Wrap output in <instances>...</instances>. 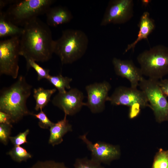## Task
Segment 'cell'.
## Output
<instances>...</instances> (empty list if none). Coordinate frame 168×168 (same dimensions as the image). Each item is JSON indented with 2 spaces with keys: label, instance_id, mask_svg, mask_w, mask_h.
Listing matches in <instances>:
<instances>
[{
  "label": "cell",
  "instance_id": "6",
  "mask_svg": "<svg viewBox=\"0 0 168 168\" xmlns=\"http://www.w3.org/2000/svg\"><path fill=\"white\" fill-rule=\"evenodd\" d=\"M158 80L143 78L138 86L145 93L156 122L168 121V101L158 83Z\"/></svg>",
  "mask_w": 168,
  "mask_h": 168
},
{
  "label": "cell",
  "instance_id": "12",
  "mask_svg": "<svg viewBox=\"0 0 168 168\" xmlns=\"http://www.w3.org/2000/svg\"><path fill=\"white\" fill-rule=\"evenodd\" d=\"M111 88L107 82L95 83L87 86L86 90L87 100L84 106H87L94 114L102 112L105 108V103L109 97L108 92Z\"/></svg>",
  "mask_w": 168,
  "mask_h": 168
},
{
  "label": "cell",
  "instance_id": "14",
  "mask_svg": "<svg viewBox=\"0 0 168 168\" xmlns=\"http://www.w3.org/2000/svg\"><path fill=\"white\" fill-rule=\"evenodd\" d=\"M45 14L47 25L53 27L68 23L73 18L71 11L67 7L62 6L50 7Z\"/></svg>",
  "mask_w": 168,
  "mask_h": 168
},
{
  "label": "cell",
  "instance_id": "19",
  "mask_svg": "<svg viewBox=\"0 0 168 168\" xmlns=\"http://www.w3.org/2000/svg\"><path fill=\"white\" fill-rule=\"evenodd\" d=\"M47 80L58 90L59 93L66 92V88L71 89L70 84L72 81V78L59 74L53 76L50 75Z\"/></svg>",
  "mask_w": 168,
  "mask_h": 168
},
{
  "label": "cell",
  "instance_id": "31",
  "mask_svg": "<svg viewBox=\"0 0 168 168\" xmlns=\"http://www.w3.org/2000/svg\"><path fill=\"white\" fill-rule=\"evenodd\" d=\"M151 1L150 0H142L141 1L143 5L145 6L148 4Z\"/></svg>",
  "mask_w": 168,
  "mask_h": 168
},
{
  "label": "cell",
  "instance_id": "5",
  "mask_svg": "<svg viewBox=\"0 0 168 168\" xmlns=\"http://www.w3.org/2000/svg\"><path fill=\"white\" fill-rule=\"evenodd\" d=\"M54 0H15L5 12L14 24L23 26L39 15L45 14L55 2Z\"/></svg>",
  "mask_w": 168,
  "mask_h": 168
},
{
  "label": "cell",
  "instance_id": "25",
  "mask_svg": "<svg viewBox=\"0 0 168 168\" xmlns=\"http://www.w3.org/2000/svg\"><path fill=\"white\" fill-rule=\"evenodd\" d=\"M12 127V124H0V141L5 145L8 143Z\"/></svg>",
  "mask_w": 168,
  "mask_h": 168
},
{
  "label": "cell",
  "instance_id": "22",
  "mask_svg": "<svg viewBox=\"0 0 168 168\" xmlns=\"http://www.w3.org/2000/svg\"><path fill=\"white\" fill-rule=\"evenodd\" d=\"M26 61L27 70H29L31 68H34L37 74V80L38 81L43 79H47L50 75L49 70L48 69L42 68L33 60L29 59Z\"/></svg>",
  "mask_w": 168,
  "mask_h": 168
},
{
  "label": "cell",
  "instance_id": "10",
  "mask_svg": "<svg viewBox=\"0 0 168 168\" xmlns=\"http://www.w3.org/2000/svg\"><path fill=\"white\" fill-rule=\"evenodd\" d=\"M87 133L84 134L79 138L91 152V159L101 164H109L119 158L120 151L118 146L100 141L93 143L87 138Z\"/></svg>",
  "mask_w": 168,
  "mask_h": 168
},
{
  "label": "cell",
  "instance_id": "9",
  "mask_svg": "<svg viewBox=\"0 0 168 168\" xmlns=\"http://www.w3.org/2000/svg\"><path fill=\"white\" fill-rule=\"evenodd\" d=\"M107 101L113 105H124L129 107L139 104L142 108L151 106L144 92L141 90L131 87L119 86L116 88Z\"/></svg>",
  "mask_w": 168,
  "mask_h": 168
},
{
  "label": "cell",
  "instance_id": "21",
  "mask_svg": "<svg viewBox=\"0 0 168 168\" xmlns=\"http://www.w3.org/2000/svg\"><path fill=\"white\" fill-rule=\"evenodd\" d=\"M151 168H168V150L159 149L154 156Z\"/></svg>",
  "mask_w": 168,
  "mask_h": 168
},
{
  "label": "cell",
  "instance_id": "15",
  "mask_svg": "<svg viewBox=\"0 0 168 168\" xmlns=\"http://www.w3.org/2000/svg\"><path fill=\"white\" fill-rule=\"evenodd\" d=\"M139 30L136 39L132 43L128 44L126 48L124 53L134 48L137 43L142 40L147 39V37L155 28L154 21L150 16L147 12H145L141 16L138 23Z\"/></svg>",
  "mask_w": 168,
  "mask_h": 168
},
{
  "label": "cell",
  "instance_id": "1",
  "mask_svg": "<svg viewBox=\"0 0 168 168\" xmlns=\"http://www.w3.org/2000/svg\"><path fill=\"white\" fill-rule=\"evenodd\" d=\"M20 39V55L26 61L45 62L49 60L54 53V40L49 26L38 17L23 26Z\"/></svg>",
  "mask_w": 168,
  "mask_h": 168
},
{
  "label": "cell",
  "instance_id": "7",
  "mask_svg": "<svg viewBox=\"0 0 168 168\" xmlns=\"http://www.w3.org/2000/svg\"><path fill=\"white\" fill-rule=\"evenodd\" d=\"M20 37H10L0 41V74L16 78L18 75V60Z\"/></svg>",
  "mask_w": 168,
  "mask_h": 168
},
{
  "label": "cell",
  "instance_id": "24",
  "mask_svg": "<svg viewBox=\"0 0 168 168\" xmlns=\"http://www.w3.org/2000/svg\"><path fill=\"white\" fill-rule=\"evenodd\" d=\"M32 115L38 119V125L42 128H49L54 123L49 119L42 110H40V112L37 114H33Z\"/></svg>",
  "mask_w": 168,
  "mask_h": 168
},
{
  "label": "cell",
  "instance_id": "3",
  "mask_svg": "<svg viewBox=\"0 0 168 168\" xmlns=\"http://www.w3.org/2000/svg\"><path fill=\"white\" fill-rule=\"evenodd\" d=\"M88 43V37L83 31L68 29L54 40V53L59 57L62 64H71L84 55Z\"/></svg>",
  "mask_w": 168,
  "mask_h": 168
},
{
  "label": "cell",
  "instance_id": "20",
  "mask_svg": "<svg viewBox=\"0 0 168 168\" xmlns=\"http://www.w3.org/2000/svg\"><path fill=\"white\" fill-rule=\"evenodd\" d=\"M7 154L9 155L13 161L19 163L26 161L32 157L31 154L26 149L20 146H14L7 152Z\"/></svg>",
  "mask_w": 168,
  "mask_h": 168
},
{
  "label": "cell",
  "instance_id": "26",
  "mask_svg": "<svg viewBox=\"0 0 168 168\" xmlns=\"http://www.w3.org/2000/svg\"><path fill=\"white\" fill-rule=\"evenodd\" d=\"M29 132V129H27L24 132L19 133L15 136H10L9 140L14 146H20L27 143L28 142L27 136Z\"/></svg>",
  "mask_w": 168,
  "mask_h": 168
},
{
  "label": "cell",
  "instance_id": "30",
  "mask_svg": "<svg viewBox=\"0 0 168 168\" xmlns=\"http://www.w3.org/2000/svg\"><path fill=\"white\" fill-rule=\"evenodd\" d=\"M15 0H0V11H2V9L7 5L10 4L11 5Z\"/></svg>",
  "mask_w": 168,
  "mask_h": 168
},
{
  "label": "cell",
  "instance_id": "13",
  "mask_svg": "<svg viewBox=\"0 0 168 168\" xmlns=\"http://www.w3.org/2000/svg\"><path fill=\"white\" fill-rule=\"evenodd\" d=\"M112 63L116 74L127 79L131 87L137 88L144 78L140 68L136 67L131 60H122L116 58H113Z\"/></svg>",
  "mask_w": 168,
  "mask_h": 168
},
{
  "label": "cell",
  "instance_id": "2",
  "mask_svg": "<svg viewBox=\"0 0 168 168\" xmlns=\"http://www.w3.org/2000/svg\"><path fill=\"white\" fill-rule=\"evenodd\" d=\"M32 88L25 77L21 76L11 86L1 91L0 111L10 115L12 123H17L24 116L32 115L26 105Z\"/></svg>",
  "mask_w": 168,
  "mask_h": 168
},
{
  "label": "cell",
  "instance_id": "11",
  "mask_svg": "<svg viewBox=\"0 0 168 168\" xmlns=\"http://www.w3.org/2000/svg\"><path fill=\"white\" fill-rule=\"evenodd\" d=\"M82 92L76 88H71L63 93H58L53 99L52 102L54 106L62 110L64 114L73 115L78 112L85 103Z\"/></svg>",
  "mask_w": 168,
  "mask_h": 168
},
{
  "label": "cell",
  "instance_id": "18",
  "mask_svg": "<svg viewBox=\"0 0 168 168\" xmlns=\"http://www.w3.org/2000/svg\"><path fill=\"white\" fill-rule=\"evenodd\" d=\"M55 88L45 89L42 87L34 88L33 97L35 100V109L36 111L42 110L50 100L52 96L56 91Z\"/></svg>",
  "mask_w": 168,
  "mask_h": 168
},
{
  "label": "cell",
  "instance_id": "28",
  "mask_svg": "<svg viewBox=\"0 0 168 168\" xmlns=\"http://www.w3.org/2000/svg\"><path fill=\"white\" fill-rule=\"evenodd\" d=\"M130 107L129 116L130 119H133L137 116L139 113L140 109L142 108L139 104L135 105Z\"/></svg>",
  "mask_w": 168,
  "mask_h": 168
},
{
  "label": "cell",
  "instance_id": "23",
  "mask_svg": "<svg viewBox=\"0 0 168 168\" xmlns=\"http://www.w3.org/2000/svg\"><path fill=\"white\" fill-rule=\"evenodd\" d=\"M73 166L74 168H105L101 164L87 157L77 158Z\"/></svg>",
  "mask_w": 168,
  "mask_h": 168
},
{
  "label": "cell",
  "instance_id": "27",
  "mask_svg": "<svg viewBox=\"0 0 168 168\" xmlns=\"http://www.w3.org/2000/svg\"><path fill=\"white\" fill-rule=\"evenodd\" d=\"M158 83L163 94L166 97L168 96V79L158 80Z\"/></svg>",
  "mask_w": 168,
  "mask_h": 168
},
{
  "label": "cell",
  "instance_id": "29",
  "mask_svg": "<svg viewBox=\"0 0 168 168\" xmlns=\"http://www.w3.org/2000/svg\"><path fill=\"white\" fill-rule=\"evenodd\" d=\"M12 123V120L10 115L0 111V124H10Z\"/></svg>",
  "mask_w": 168,
  "mask_h": 168
},
{
  "label": "cell",
  "instance_id": "16",
  "mask_svg": "<svg viewBox=\"0 0 168 168\" xmlns=\"http://www.w3.org/2000/svg\"><path fill=\"white\" fill-rule=\"evenodd\" d=\"M65 114L63 118L54 123L49 129V143L53 146L58 145L63 141V137L67 133L72 132V128Z\"/></svg>",
  "mask_w": 168,
  "mask_h": 168
},
{
  "label": "cell",
  "instance_id": "8",
  "mask_svg": "<svg viewBox=\"0 0 168 168\" xmlns=\"http://www.w3.org/2000/svg\"><path fill=\"white\" fill-rule=\"evenodd\" d=\"M132 0H112L109 2L100 25L111 23L121 24L128 21L133 16Z\"/></svg>",
  "mask_w": 168,
  "mask_h": 168
},
{
  "label": "cell",
  "instance_id": "17",
  "mask_svg": "<svg viewBox=\"0 0 168 168\" xmlns=\"http://www.w3.org/2000/svg\"><path fill=\"white\" fill-rule=\"evenodd\" d=\"M23 32V27L14 24L7 17L5 12L0 11V38L20 37Z\"/></svg>",
  "mask_w": 168,
  "mask_h": 168
},
{
  "label": "cell",
  "instance_id": "4",
  "mask_svg": "<svg viewBox=\"0 0 168 168\" xmlns=\"http://www.w3.org/2000/svg\"><path fill=\"white\" fill-rule=\"evenodd\" d=\"M143 75L159 80L168 74V48L162 45L153 47L137 57Z\"/></svg>",
  "mask_w": 168,
  "mask_h": 168
}]
</instances>
